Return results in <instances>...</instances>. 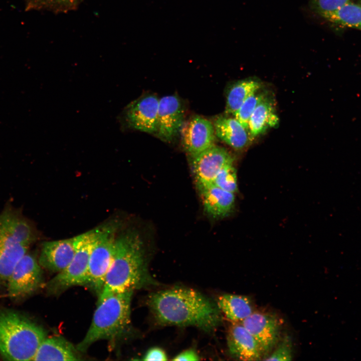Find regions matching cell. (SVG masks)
<instances>
[{
	"label": "cell",
	"mask_w": 361,
	"mask_h": 361,
	"mask_svg": "<svg viewBox=\"0 0 361 361\" xmlns=\"http://www.w3.org/2000/svg\"><path fill=\"white\" fill-rule=\"evenodd\" d=\"M148 306L161 324L193 326L210 331L220 324L221 312L217 305L192 289L175 287L151 293Z\"/></svg>",
	"instance_id": "6da1fadb"
},
{
	"label": "cell",
	"mask_w": 361,
	"mask_h": 361,
	"mask_svg": "<svg viewBox=\"0 0 361 361\" xmlns=\"http://www.w3.org/2000/svg\"><path fill=\"white\" fill-rule=\"evenodd\" d=\"M152 283L139 234L128 231L116 238L112 261L98 301L112 293L134 291Z\"/></svg>",
	"instance_id": "7a4b0ae2"
},
{
	"label": "cell",
	"mask_w": 361,
	"mask_h": 361,
	"mask_svg": "<svg viewBox=\"0 0 361 361\" xmlns=\"http://www.w3.org/2000/svg\"><path fill=\"white\" fill-rule=\"evenodd\" d=\"M47 337L40 325L11 309L0 308V355L6 360H33Z\"/></svg>",
	"instance_id": "3957f363"
},
{
	"label": "cell",
	"mask_w": 361,
	"mask_h": 361,
	"mask_svg": "<svg viewBox=\"0 0 361 361\" xmlns=\"http://www.w3.org/2000/svg\"><path fill=\"white\" fill-rule=\"evenodd\" d=\"M134 291L111 294L98 301L91 325L77 345L84 352L100 340H114L122 335L130 323L131 302Z\"/></svg>",
	"instance_id": "277c9868"
},
{
	"label": "cell",
	"mask_w": 361,
	"mask_h": 361,
	"mask_svg": "<svg viewBox=\"0 0 361 361\" xmlns=\"http://www.w3.org/2000/svg\"><path fill=\"white\" fill-rule=\"evenodd\" d=\"M31 243V235L21 221L5 211L0 214L1 286L6 287L14 269Z\"/></svg>",
	"instance_id": "5b68a950"
},
{
	"label": "cell",
	"mask_w": 361,
	"mask_h": 361,
	"mask_svg": "<svg viewBox=\"0 0 361 361\" xmlns=\"http://www.w3.org/2000/svg\"><path fill=\"white\" fill-rule=\"evenodd\" d=\"M98 228L74 237L75 251L68 266L47 284L49 292L57 293L74 286H87L90 254Z\"/></svg>",
	"instance_id": "8992f818"
},
{
	"label": "cell",
	"mask_w": 361,
	"mask_h": 361,
	"mask_svg": "<svg viewBox=\"0 0 361 361\" xmlns=\"http://www.w3.org/2000/svg\"><path fill=\"white\" fill-rule=\"evenodd\" d=\"M116 225L101 226L91 250L87 286L99 296L111 264L115 242Z\"/></svg>",
	"instance_id": "52a82bcc"
},
{
	"label": "cell",
	"mask_w": 361,
	"mask_h": 361,
	"mask_svg": "<svg viewBox=\"0 0 361 361\" xmlns=\"http://www.w3.org/2000/svg\"><path fill=\"white\" fill-rule=\"evenodd\" d=\"M42 267L34 256L27 253L18 262L11 274L6 288L9 297L24 299L36 292L43 284Z\"/></svg>",
	"instance_id": "ba28073f"
},
{
	"label": "cell",
	"mask_w": 361,
	"mask_h": 361,
	"mask_svg": "<svg viewBox=\"0 0 361 361\" xmlns=\"http://www.w3.org/2000/svg\"><path fill=\"white\" fill-rule=\"evenodd\" d=\"M241 323L256 339L264 360L281 339V320L273 313L254 311Z\"/></svg>",
	"instance_id": "9c48e42d"
},
{
	"label": "cell",
	"mask_w": 361,
	"mask_h": 361,
	"mask_svg": "<svg viewBox=\"0 0 361 361\" xmlns=\"http://www.w3.org/2000/svg\"><path fill=\"white\" fill-rule=\"evenodd\" d=\"M159 99L146 95L130 103L125 109L123 121L128 126L143 132L156 133L157 129Z\"/></svg>",
	"instance_id": "30bf717a"
},
{
	"label": "cell",
	"mask_w": 361,
	"mask_h": 361,
	"mask_svg": "<svg viewBox=\"0 0 361 361\" xmlns=\"http://www.w3.org/2000/svg\"><path fill=\"white\" fill-rule=\"evenodd\" d=\"M180 132L183 146L191 156L215 145L216 135L214 124L202 116L192 117L183 124Z\"/></svg>",
	"instance_id": "8fae6325"
},
{
	"label": "cell",
	"mask_w": 361,
	"mask_h": 361,
	"mask_svg": "<svg viewBox=\"0 0 361 361\" xmlns=\"http://www.w3.org/2000/svg\"><path fill=\"white\" fill-rule=\"evenodd\" d=\"M191 156L197 184L212 183L219 171L234 161L227 150L215 145Z\"/></svg>",
	"instance_id": "7c38bea8"
},
{
	"label": "cell",
	"mask_w": 361,
	"mask_h": 361,
	"mask_svg": "<svg viewBox=\"0 0 361 361\" xmlns=\"http://www.w3.org/2000/svg\"><path fill=\"white\" fill-rule=\"evenodd\" d=\"M184 109L176 95H168L159 99L157 136L170 142L180 132L184 124Z\"/></svg>",
	"instance_id": "4fadbf2b"
},
{
	"label": "cell",
	"mask_w": 361,
	"mask_h": 361,
	"mask_svg": "<svg viewBox=\"0 0 361 361\" xmlns=\"http://www.w3.org/2000/svg\"><path fill=\"white\" fill-rule=\"evenodd\" d=\"M227 340L229 352L234 358L245 361L263 360L257 342L241 322H232Z\"/></svg>",
	"instance_id": "5bb4252c"
},
{
	"label": "cell",
	"mask_w": 361,
	"mask_h": 361,
	"mask_svg": "<svg viewBox=\"0 0 361 361\" xmlns=\"http://www.w3.org/2000/svg\"><path fill=\"white\" fill-rule=\"evenodd\" d=\"M75 251L74 238L46 242L42 245L38 260L42 268L58 273L68 266Z\"/></svg>",
	"instance_id": "9a60e30c"
},
{
	"label": "cell",
	"mask_w": 361,
	"mask_h": 361,
	"mask_svg": "<svg viewBox=\"0 0 361 361\" xmlns=\"http://www.w3.org/2000/svg\"><path fill=\"white\" fill-rule=\"evenodd\" d=\"M205 213L214 219H222L232 213L235 203L234 193L213 183L197 184Z\"/></svg>",
	"instance_id": "2e32d148"
},
{
	"label": "cell",
	"mask_w": 361,
	"mask_h": 361,
	"mask_svg": "<svg viewBox=\"0 0 361 361\" xmlns=\"http://www.w3.org/2000/svg\"><path fill=\"white\" fill-rule=\"evenodd\" d=\"M213 124L216 136L236 150L246 147L251 141L248 130L234 117L219 116Z\"/></svg>",
	"instance_id": "e0dca14e"
},
{
	"label": "cell",
	"mask_w": 361,
	"mask_h": 361,
	"mask_svg": "<svg viewBox=\"0 0 361 361\" xmlns=\"http://www.w3.org/2000/svg\"><path fill=\"white\" fill-rule=\"evenodd\" d=\"M279 122L275 100L273 95L269 94L258 104L249 119L248 130L251 140L268 128L276 127Z\"/></svg>",
	"instance_id": "ac0fdd59"
},
{
	"label": "cell",
	"mask_w": 361,
	"mask_h": 361,
	"mask_svg": "<svg viewBox=\"0 0 361 361\" xmlns=\"http://www.w3.org/2000/svg\"><path fill=\"white\" fill-rule=\"evenodd\" d=\"M79 351L70 342L61 337H46L42 342L33 360H81Z\"/></svg>",
	"instance_id": "d6986e66"
},
{
	"label": "cell",
	"mask_w": 361,
	"mask_h": 361,
	"mask_svg": "<svg viewBox=\"0 0 361 361\" xmlns=\"http://www.w3.org/2000/svg\"><path fill=\"white\" fill-rule=\"evenodd\" d=\"M217 304L232 322H241L255 311L252 300L245 295L224 294L218 298Z\"/></svg>",
	"instance_id": "ffe728a7"
},
{
	"label": "cell",
	"mask_w": 361,
	"mask_h": 361,
	"mask_svg": "<svg viewBox=\"0 0 361 361\" xmlns=\"http://www.w3.org/2000/svg\"><path fill=\"white\" fill-rule=\"evenodd\" d=\"M262 86L260 81L253 79L242 80L233 84L227 92L226 113L234 115L245 100Z\"/></svg>",
	"instance_id": "44dd1931"
},
{
	"label": "cell",
	"mask_w": 361,
	"mask_h": 361,
	"mask_svg": "<svg viewBox=\"0 0 361 361\" xmlns=\"http://www.w3.org/2000/svg\"><path fill=\"white\" fill-rule=\"evenodd\" d=\"M322 17L332 23L361 30V6L350 2Z\"/></svg>",
	"instance_id": "7402d4cb"
},
{
	"label": "cell",
	"mask_w": 361,
	"mask_h": 361,
	"mask_svg": "<svg viewBox=\"0 0 361 361\" xmlns=\"http://www.w3.org/2000/svg\"><path fill=\"white\" fill-rule=\"evenodd\" d=\"M269 94V92L262 87L249 96L234 114V117L247 130L249 120L252 114L258 104Z\"/></svg>",
	"instance_id": "603a6c76"
},
{
	"label": "cell",
	"mask_w": 361,
	"mask_h": 361,
	"mask_svg": "<svg viewBox=\"0 0 361 361\" xmlns=\"http://www.w3.org/2000/svg\"><path fill=\"white\" fill-rule=\"evenodd\" d=\"M212 183L226 191L236 193L238 190L237 176L233 163L224 166L219 171Z\"/></svg>",
	"instance_id": "cb8c5ba5"
},
{
	"label": "cell",
	"mask_w": 361,
	"mask_h": 361,
	"mask_svg": "<svg viewBox=\"0 0 361 361\" xmlns=\"http://www.w3.org/2000/svg\"><path fill=\"white\" fill-rule=\"evenodd\" d=\"M37 8L55 12H66L77 8L82 0H28Z\"/></svg>",
	"instance_id": "d4e9b609"
},
{
	"label": "cell",
	"mask_w": 361,
	"mask_h": 361,
	"mask_svg": "<svg viewBox=\"0 0 361 361\" xmlns=\"http://www.w3.org/2000/svg\"><path fill=\"white\" fill-rule=\"evenodd\" d=\"M292 341L289 336L280 339L271 352L264 359L265 360L288 361L292 360Z\"/></svg>",
	"instance_id": "484cf974"
},
{
	"label": "cell",
	"mask_w": 361,
	"mask_h": 361,
	"mask_svg": "<svg viewBox=\"0 0 361 361\" xmlns=\"http://www.w3.org/2000/svg\"><path fill=\"white\" fill-rule=\"evenodd\" d=\"M350 2V0H312L313 8L322 16L333 12Z\"/></svg>",
	"instance_id": "4316f807"
},
{
	"label": "cell",
	"mask_w": 361,
	"mask_h": 361,
	"mask_svg": "<svg viewBox=\"0 0 361 361\" xmlns=\"http://www.w3.org/2000/svg\"><path fill=\"white\" fill-rule=\"evenodd\" d=\"M144 360H166L167 357L164 351L159 347H152L146 352L143 357Z\"/></svg>",
	"instance_id": "83f0119b"
},
{
	"label": "cell",
	"mask_w": 361,
	"mask_h": 361,
	"mask_svg": "<svg viewBox=\"0 0 361 361\" xmlns=\"http://www.w3.org/2000/svg\"><path fill=\"white\" fill-rule=\"evenodd\" d=\"M173 360H198L200 356L194 349H190L185 350L177 354L172 359Z\"/></svg>",
	"instance_id": "f1b7e54d"
}]
</instances>
